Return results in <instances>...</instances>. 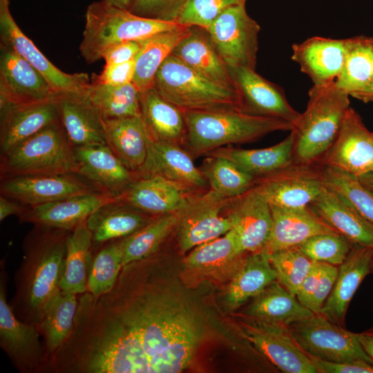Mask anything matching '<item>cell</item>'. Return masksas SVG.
<instances>
[{
    "label": "cell",
    "mask_w": 373,
    "mask_h": 373,
    "mask_svg": "<svg viewBox=\"0 0 373 373\" xmlns=\"http://www.w3.org/2000/svg\"><path fill=\"white\" fill-rule=\"evenodd\" d=\"M240 327L245 338L281 372L318 373L288 325L247 316L240 322Z\"/></svg>",
    "instance_id": "30bf717a"
},
{
    "label": "cell",
    "mask_w": 373,
    "mask_h": 373,
    "mask_svg": "<svg viewBox=\"0 0 373 373\" xmlns=\"http://www.w3.org/2000/svg\"><path fill=\"white\" fill-rule=\"evenodd\" d=\"M135 68V59L121 64L105 65L99 75H93L91 81L111 85L132 82Z\"/></svg>",
    "instance_id": "816d5d0a"
},
{
    "label": "cell",
    "mask_w": 373,
    "mask_h": 373,
    "mask_svg": "<svg viewBox=\"0 0 373 373\" xmlns=\"http://www.w3.org/2000/svg\"><path fill=\"white\" fill-rule=\"evenodd\" d=\"M240 99V110L245 113L278 118L294 125L300 113L289 103L283 89L243 66L228 67Z\"/></svg>",
    "instance_id": "9a60e30c"
},
{
    "label": "cell",
    "mask_w": 373,
    "mask_h": 373,
    "mask_svg": "<svg viewBox=\"0 0 373 373\" xmlns=\"http://www.w3.org/2000/svg\"><path fill=\"white\" fill-rule=\"evenodd\" d=\"M171 55L208 80L235 90L229 68L206 29L190 26Z\"/></svg>",
    "instance_id": "4316f807"
},
{
    "label": "cell",
    "mask_w": 373,
    "mask_h": 373,
    "mask_svg": "<svg viewBox=\"0 0 373 373\" xmlns=\"http://www.w3.org/2000/svg\"><path fill=\"white\" fill-rule=\"evenodd\" d=\"M141 117L150 139L182 146L186 135L183 112L153 88L140 93Z\"/></svg>",
    "instance_id": "e575fe53"
},
{
    "label": "cell",
    "mask_w": 373,
    "mask_h": 373,
    "mask_svg": "<svg viewBox=\"0 0 373 373\" xmlns=\"http://www.w3.org/2000/svg\"><path fill=\"white\" fill-rule=\"evenodd\" d=\"M229 200L209 188L191 198L180 210L175 227L182 252L222 236L232 229L224 214Z\"/></svg>",
    "instance_id": "8fae6325"
},
{
    "label": "cell",
    "mask_w": 373,
    "mask_h": 373,
    "mask_svg": "<svg viewBox=\"0 0 373 373\" xmlns=\"http://www.w3.org/2000/svg\"><path fill=\"white\" fill-rule=\"evenodd\" d=\"M104 122L106 145L128 169L137 173L145 162L150 140L141 116Z\"/></svg>",
    "instance_id": "1f68e13d"
},
{
    "label": "cell",
    "mask_w": 373,
    "mask_h": 373,
    "mask_svg": "<svg viewBox=\"0 0 373 373\" xmlns=\"http://www.w3.org/2000/svg\"><path fill=\"white\" fill-rule=\"evenodd\" d=\"M85 19L79 51L88 64L102 59L105 51L116 44L145 39L182 26L142 17L104 0L91 3Z\"/></svg>",
    "instance_id": "277c9868"
},
{
    "label": "cell",
    "mask_w": 373,
    "mask_h": 373,
    "mask_svg": "<svg viewBox=\"0 0 373 373\" xmlns=\"http://www.w3.org/2000/svg\"><path fill=\"white\" fill-rule=\"evenodd\" d=\"M270 206L272 227L268 240L262 249L268 254L296 247L317 234L337 232L309 207L285 208Z\"/></svg>",
    "instance_id": "83f0119b"
},
{
    "label": "cell",
    "mask_w": 373,
    "mask_h": 373,
    "mask_svg": "<svg viewBox=\"0 0 373 373\" xmlns=\"http://www.w3.org/2000/svg\"><path fill=\"white\" fill-rule=\"evenodd\" d=\"M200 170L209 188L227 198L239 196L254 186V177L222 157L207 156Z\"/></svg>",
    "instance_id": "7bdbcfd3"
},
{
    "label": "cell",
    "mask_w": 373,
    "mask_h": 373,
    "mask_svg": "<svg viewBox=\"0 0 373 373\" xmlns=\"http://www.w3.org/2000/svg\"><path fill=\"white\" fill-rule=\"evenodd\" d=\"M373 82V37L347 38L344 64L335 84L350 95Z\"/></svg>",
    "instance_id": "ab89813d"
},
{
    "label": "cell",
    "mask_w": 373,
    "mask_h": 373,
    "mask_svg": "<svg viewBox=\"0 0 373 373\" xmlns=\"http://www.w3.org/2000/svg\"><path fill=\"white\" fill-rule=\"evenodd\" d=\"M352 246L345 236L334 232L312 236L296 247L314 262L339 266L347 257Z\"/></svg>",
    "instance_id": "c3c4849f"
},
{
    "label": "cell",
    "mask_w": 373,
    "mask_h": 373,
    "mask_svg": "<svg viewBox=\"0 0 373 373\" xmlns=\"http://www.w3.org/2000/svg\"><path fill=\"white\" fill-rule=\"evenodd\" d=\"M115 198L100 191L74 195L26 207L20 217L23 221L34 223L38 227L73 231L95 210Z\"/></svg>",
    "instance_id": "7402d4cb"
},
{
    "label": "cell",
    "mask_w": 373,
    "mask_h": 373,
    "mask_svg": "<svg viewBox=\"0 0 373 373\" xmlns=\"http://www.w3.org/2000/svg\"><path fill=\"white\" fill-rule=\"evenodd\" d=\"M294 140L291 130L283 140L267 148L242 149L227 146L213 150L205 156L215 155L229 160L256 178L291 164L293 162Z\"/></svg>",
    "instance_id": "d6a6232c"
},
{
    "label": "cell",
    "mask_w": 373,
    "mask_h": 373,
    "mask_svg": "<svg viewBox=\"0 0 373 373\" xmlns=\"http://www.w3.org/2000/svg\"><path fill=\"white\" fill-rule=\"evenodd\" d=\"M325 186L347 199L367 220L373 223V192L355 175L329 166H322Z\"/></svg>",
    "instance_id": "bcb514c9"
},
{
    "label": "cell",
    "mask_w": 373,
    "mask_h": 373,
    "mask_svg": "<svg viewBox=\"0 0 373 373\" xmlns=\"http://www.w3.org/2000/svg\"><path fill=\"white\" fill-rule=\"evenodd\" d=\"M338 272V266L325 263L317 288L307 307L314 314H320L322 307L333 289Z\"/></svg>",
    "instance_id": "f5cc1de1"
},
{
    "label": "cell",
    "mask_w": 373,
    "mask_h": 373,
    "mask_svg": "<svg viewBox=\"0 0 373 373\" xmlns=\"http://www.w3.org/2000/svg\"><path fill=\"white\" fill-rule=\"evenodd\" d=\"M249 254L238 260L227 291L226 303L231 309L239 307L251 298H254L276 280L267 251L262 250Z\"/></svg>",
    "instance_id": "836d02e7"
},
{
    "label": "cell",
    "mask_w": 373,
    "mask_h": 373,
    "mask_svg": "<svg viewBox=\"0 0 373 373\" xmlns=\"http://www.w3.org/2000/svg\"><path fill=\"white\" fill-rule=\"evenodd\" d=\"M373 271V262H372V268H371V271Z\"/></svg>",
    "instance_id": "be15d7a7"
},
{
    "label": "cell",
    "mask_w": 373,
    "mask_h": 373,
    "mask_svg": "<svg viewBox=\"0 0 373 373\" xmlns=\"http://www.w3.org/2000/svg\"><path fill=\"white\" fill-rule=\"evenodd\" d=\"M350 96L364 102L373 103V82L361 90L352 93Z\"/></svg>",
    "instance_id": "91938a15"
},
{
    "label": "cell",
    "mask_w": 373,
    "mask_h": 373,
    "mask_svg": "<svg viewBox=\"0 0 373 373\" xmlns=\"http://www.w3.org/2000/svg\"><path fill=\"white\" fill-rule=\"evenodd\" d=\"M153 88L182 111L240 109L236 90L208 80L172 55L158 69Z\"/></svg>",
    "instance_id": "8992f818"
},
{
    "label": "cell",
    "mask_w": 373,
    "mask_h": 373,
    "mask_svg": "<svg viewBox=\"0 0 373 373\" xmlns=\"http://www.w3.org/2000/svg\"><path fill=\"white\" fill-rule=\"evenodd\" d=\"M137 176H157L177 184L192 193L209 189L200 169L193 157L177 143L150 139L146 157Z\"/></svg>",
    "instance_id": "d6986e66"
},
{
    "label": "cell",
    "mask_w": 373,
    "mask_h": 373,
    "mask_svg": "<svg viewBox=\"0 0 373 373\" xmlns=\"http://www.w3.org/2000/svg\"><path fill=\"white\" fill-rule=\"evenodd\" d=\"M144 41V39L126 41L112 46L102 56L105 65L121 64L135 59L143 46Z\"/></svg>",
    "instance_id": "11a10c76"
},
{
    "label": "cell",
    "mask_w": 373,
    "mask_h": 373,
    "mask_svg": "<svg viewBox=\"0 0 373 373\" xmlns=\"http://www.w3.org/2000/svg\"><path fill=\"white\" fill-rule=\"evenodd\" d=\"M201 327L184 303L151 283L126 290L84 293L71 333L60 348L69 372H180L191 364Z\"/></svg>",
    "instance_id": "6da1fadb"
},
{
    "label": "cell",
    "mask_w": 373,
    "mask_h": 373,
    "mask_svg": "<svg viewBox=\"0 0 373 373\" xmlns=\"http://www.w3.org/2000/svg\"><path fill=\"white\" fill-rule=\"evenodd\" d=\"M197 193L160 177L137 176L116 198L147 214L159 216L181 210Z\"/></svg>",
    "instance_id": "cb8c5ba5"
},
{
    "label": "cell",
    "mask_w": 373,
    "mask_h": 373,
    "mask_svg": "<svg viewBox=\"0 0 373 373\" xmlns=\"http://www.w3.org/2000/svg\"><path fill=\"white\" fill-rule=\"evenodd\" d=\"M372 262L373 247L353 244L347 257L339 265L336 282L320 314L341 325L354 293L371 271Z\"/></svg>",
    "instance_id": "f1b7e54d"
},
{
    "label": "cell",
    "mask_w": 373,
    "mask_h": 373,
    "mask_svg": "<svg viewBox=\"0 0 373 373\" xmlns=\"http://www.w3.org/2000/svg\"><path fill=\"white\" fill-rule=\"evenodd\" d=\"M74 146L58 120L1 154V179L16 175L75 173Z\"/></svg>",
    "instance_id": "5b68a950"
},
{
    "label": "cell",
    "mask_w": 373,
    "mask_h": 373,
    "mask_svg": "<svg viewBox=\"0 0 373 373\" xmlns=\"http://www.w3.org/2000/svg\"><path fill=\"white\" fill-rule=\"evenodd\" d=\"M0 191L1 195L32 207L99 191L79 175L68 173L1 178Z\"/></svg>",
    "instance_id": "5bb4252c"
},
{
    "label": "cell",
    "mask_w": 373,
    "mask_h": 373,
    "mask_svg": "<svg viewBox=\"0 0 373 373\" xmlns=\"http://www.w3.org/2000/svg\"><path fill=\"white\" fill-rule=\"evenodd\" d=\"M308 207L352 244L373 247V223L339 193L325 186Z\"/></svg>",
    "instance_id": "484cf974"
},
{
    "label": "cell",
    "mask_w": 373,
    "mask_h": 373,
    "mask_svg": "<svg viewBox=\"0 0 373 373\" xmlns=\"http://www.w3.org/2000/svg\"><path fill=\"white\" fill-rule=\"evenodd\" d=\"M307 356L318 373H373V364L367 362L337 363Z\"/></svg>",
    "instance_id": "db71d44e"
},
{
    "label": "cell",
    "mask_w": 373,
    "mask_h": 373,
    "mask_svg": "<svg viewBox=\"0 0 373 373\" xmlns=\"http://www.w3.org/2000/svg\"><path fill=\"white\" fill-rule=\"evenodd\" d=\"M77 305L75 294L61 291L45 309L38 325L50 352L57 350L70 334Z\"/></svg>",
    "instance_id": "b9f144b4"
},
{
    "label": "cell",
    "mask_w": 373,
    "mask_h": 373,
    "mask_svg": "<svg viewBox=\"0 0 373 373\" xmlns=\"http://www.w3.org/2000/svg\"><path fill=\"white\" fill-rule=\"evenodd\" d=\"M242 254L236 233L231 229L223 236L192 249L184 263L191 270L209 271L237 260Z\"/></svg>",
    "instance_id": "ee69618b"
},
{
    "label": "cell",
    "mask_w": 373,
    "mask_h": 373,
    "mask_svg": "<svg viewBox=\"0 0 373 373\" xmlns=\"http://www.w3.org/2000/svg\"><path fill=\"white\" fill-rule=\"evenodd\" d=\"M44 76L11 48L0 45V108L52 99Z\"/></svg>",
    "instance_id": "2e32d148"
},
{
    "label": "cell",
    "mask_w": 373,
    "mask_h": 373,
    "mask_svg": "<svg viewBox=\"0 0 373 373\" xmlns=\"http://www.w3.org/2000/svg\"><path fill=\"white\" fill-rule=\"evenodd\" d=\"M347 39L313 37L292 46L291 59L315 86L335 82L343 68Z\"/></svg>",
    "instance_id": "603a6c76"
},
{
    "label": "cell",
    "mask_w": 373,
    "mask_h": 373,
    "mask_svg": "<svg viewBox=\"0 0 373 373\" xmlns=\"http://www.w3.org/2000/svg\"><path fill=\"white\" fill-rule=\"evenodd\" d=\"M270 205L285 208L307 207L325 188L322 165L289 166L256 178L254 186Z\"/></svg>",
    "instance_id": "7c38bea8"
},
{
    "label": "cell",
    "mask_w": 373,
    "mask_h": 373,
    "mask_svg": "<svg viewBox=\"0 0 373 373\" xmlns=\"http://www.w3.org/2000/svg\"><path fill=\"white\" fill-rule=\"evenodd\" d=\"M305 111L292 129L293 162L318 164L335 141L350 108V95L335 82L315 86L308 93Z\"/></svg>",
    "instance_id": "3957f363"
},
{
    "label": "cell",
    "mask_w": 373,
    "mask_h": 373,
    "mask_svg": "<svg viewBox=\"0 0 373 373\" xmlns=\"http://www.w3.org/2000/svg\"><path fill=\"white\" fill-rule=\"evenodd\" d=\"M156 216L142 212L116 197L95 210L86 220L93 242L103 243L127 237Z\"/></svg>",
    "instance_id": "4dcf8cb0"
},
{
    "label": "cell",
    "mask_w": 373,
    "mask_h": 373,
    "mask_svg": "<svg viewBox=\"0 0 373 373\" xmlns=\"http://www.w3.org/2000/svg\"><path fill=\"white\" fill-rule=\"evenodd\" d=\"M288 326L295 341L307 355L331 362L373 364L357 333L345 329L321 314H314Z\"/></svg>",
    "instance_id": "ba28073f"
},
{
    "label": "cell",
    "mask_w": 373,
    "mask_h": 373,
    "mask_svg": "<svg viewBox=\"0 0 373 373\" xmlns=\"http://www.w3.org/2000/svg\"><path fill=\"white\" fill-rule=\"evenodd\" d=\"M357 335L364 350L373 360V328L357 333Z\"/></svg>",
    "instance_id": "680465c9"
},
{
    "label": "cell",
    "mask_w": 373,
    "mask_h": 373,
    "mask_svg": "<svg viewBox=\"0 0 373 373\" xmlns=\"http://www.w3.org/2000/svg\"><path fill=\"white\" fill-rule=\"evenodd\" d=\"M87 94L104 120L140 117V93L133 82L111 85L90 80Z\"/></svg>",
    "instance_id": "f35d334b"
},
{
    "label": "cell",
    "mask_w": 373,
    "mask_h": 373,
    "mask_svg": "<svg viewBox=\"0 0 373 373\" xmlns=\"http://www.w3.org/2000/svg\"><path fill=\"white\" fill-rule=\"evenodd\" d=\"M318 164L357 178L373 171V132L352 108L348 109L335 141Z\"/></svg>",
    "instance_id": "e0dca14e"
},
{
    "label": "cell",
    "mask_w": 373,
    "mask_h": 373,
    "mask_svg": "<svg viewBox=\"0 0 373 373\" xmlns=\"http://www.w3.org/2000/svg\"><path fill=\"white\" fill-rule=\"evenodd\" d=\"M30 247L25 299L39 323L50 301L61 291L60 280L68 235L64 230L41 227Z\"/></svg>",
    "instance_id": "52a82bcc"
},
{
    "label": "cell",
    "mask_w": 373,
    "mask_h": 373,
    "mask_svg": "<svg viewBox=\"0 0 373 373\" xmlns=\"http://www.w3.org/2000/svg\"><path fill=\"white\" fill-rule=\"evenodd\" d=\"M9 4V0H0L1 44L29 62L56 93L86 92L90 83L88 74L66 73L51 63L21 30L11 15Z\"/></svg>",
    "instance_id": "4fadbf2b"
},
{
    "label": "cell",
    "mask_w": 373,
    "mask_h": 373,
    "mask_svg": "<svg viewBox=\"0 0 373 373\" xmlns=\"http://www.w3.org/2000/svg\"><path fill=\"white\" fill-rule=\"evenodd\" d=\"M189 28L190 26H182L144 39L135 57V73L132 80L140 93L153 88L155 77L160 66L187 34Z\"/></svg>",
    "instance_id": "8d00e7d4"
},
{
    "label": "cell",
    "mask_w": 373,
    "mask_h": 373,
    "mask_svg": "<svg viewBox=\"0 0 373 373\" xmlns=\"http://www.w3.org/2000/svg\"><path fill=\"white\" fill-rule=\"evenodd\" d=\"M0 341L1 347L19 367L32 370L40 365L42 354L37 327L19 321L0 290Z\"/></svg>",
    "instance_id": "f546056e"
},
{
    "label": "cell",
    "mask_w": 373,
    "mask_h": 373,
    "mask_svg": "<svg viewBox=\"0 0 373 373\" xmlns=\"http://www.w3.org/2000/svg\"><path fill=\"white\" fill-rule=\"evenodd\" d=\"M314 313L303 305L296 296L277 280L272 282L245 310V316L258 319L280 322L287 325L304 320Z\"/></svg>",
    "instance_id": "d590c367"
},
{
    "label": "cell",
    "mask_w": 373,
    "mask_h": 373,
    "mask_svg": "<svg viewBox=\"0 0 373 373\" xmlns=\"http://www.w3.org/2000/svg\"><path fill=\"white\" fill-rule=\"evenodd\" d=\"M325 265V262H313L296 294V298L299 302L307 308L317 288Z\"/></svg>",
    "instance_id": "9f6ffc18"
},
{
    "label": "cell",
    "mask_w": 373,
    "mask_h": 373,
    "mask_svg": "<svg viewBox=\"0 0 373 373\" xmlns=\"http://www.w3.org/2000/svg\"><path fill=\"white\" fill-rule=\"evenodd\" d=\"M123 238L97 253L88 272L87 292L97 296L113 287L122 268Z\"/></svg>",
    "instance_id": "f6af8a7d"
},
{
    "label": "cell",
    "mask_w": 373,
    "mask_h": 373,
    "mask_svg": "<svg viewBox=\"0 0 373 373\" xmlns=\"http://www.w3.org/2000/svg\"><path fill=\"white\" fill-rule=\"evenodd\" d=\"M189 0H133L129 10L145 18L177 23Z\"/></svg>",
    "instance_id": "f907efd6"
},
{
    "label": "cell",
    "mask_w": 373,
    "mask_h": 373,
    "mask_svg": "<svg viewBox=\"0 0 373 373\" xmlns=\"http://www.w3.org/2000/svg\"><path fill=\"white\" fill-rule=\"evenodd\" d=\"M66 238V251L60 280L61 291L74 294L87 291L88 265L93 236L86 220L79 224Z\"/></svg>",
    "instance_id": "74e56055"
},
{
    "label": "cell",
    "mask_w": 373,
    "mask_h": 373,
    "mask_svg": "<svg viewBox=\"0 0 373 373\" xmlns=\"http://www.w3.org/2000/svg\"><path fill=\"white\" fill-rule=\"evenodd\" d=\"M234 229L242 254L262 251L272 227L271 206L254 186L230 198L224 210Z\"/></svg>",
    "instance_id": "ac0fdd59"
},
{
    "label": "cell",
    "mask_w": 373,
    "mask_h": 373,
    "mask_svg": "<svg viewBox=\"0 0 373 373\" xmlns=\"http://www.w3.org/2000/svg\"><path fill=\"white\" fill-rule=\"evenodd\" d=\"M260 27L247 12L245 3L222 12L206 29L228 67L256 68Z\"/></svg>",
    "instance_id": "9c48e42d"
},
{
    "label": "cell",
    "mask_w": 373,
    "mask_h": 373,
    "mask_svg": "<svg viewBox=\"0 0 373 373\" xmlns=\"http://www.w3.org/2000/svg\"><path fill=\"white\" fill-rule=\"evenodd\" d=\"M74 152L76 174L101 192L117 197L137 178L106 144L75 146Z\"/></svg>",
    "instance_id": "ffe728a7"
},
{
    "label": "cell",
    "mask_w": 373,
    "mask_h": 373,
    "mask_svg": "<svg viewBox=\"0 0 373 373\" xmlns=\"http://www.w3.org/2000/svg\"><path fill=\"white\" fill-rule=\"evenodd\" d=\"M247 0H189L177 20L178 24L207 29L224 10Z\"/></svg>",
    "instance_id": "681fc988"
},
{
    "label": "cell",
    "mask_w": 373,
    "mask_h": 373,
    "mask_svg": "<svg viewBox=\"0 0 373 373\" xmlns=\"http://www.w3.org/2000/svg\"><path fill=\"white\" fill-rule=\"evenodd\" d=\"M358 179L364 186L373 192V171L360 175Z\"/></svg>",
    "instance_id": "94428289"
},
{
    "label": "cell",
    "mask_w": 373,
    "mask_h": 373,
    "mask_svg": "<svg viewBox=\"0 0 373 373\" xmlns=\"http://www.w3.org/2000/svg\"><path fill=\"white\" fill-rule=\"evenodd\" d=\"M26 206L17 201L6 196H0V220L12 215L21 216L26 209Z\"/></svg>",
    "instance_id": "6f0895ef"
},
{
    "label": "cell",
    "mask_w": 373,
    "mask_h": 373,
    "mask_svg": "<svg viewBox=\"0 0 373 373\" xmlns=\"http://www.w3.org/2000/svg\"><path fill=\"white\" fill-rule=\"evenodd\" d=\"M180 211L156 216L142 229L124 238L122 267L154 254L175 229Z\"/></svg>",
    "instance_id": "60d3db41"
},
{
    "label": "cell",
    "mask_w": 373,
    "mask_h": 373,
    "mask_svg": "<svg viewBox=\"0 0 373 373\" xmlns=\"http://www.w3.org/2000/svg\"><path fill=\"white\" fill-rule=\"evenodd\" d=\"M182 112L186 124L182 146L194 157L220 147L253 142L269 133L294 128L285 120L253 115L236 108Z\"/></svg>",
    "instance_id": "7a4b0ae2"
},
{
    "label": "cell",
    "mask_w": 373,
    "mask_h": 373,
    "mask_svg": "<svg viewBox=\"0 0 373 373\" xmlns=\"http://www.w3.org/2000/svg\"><path fill=\"white\" fill-rule=\"evenodd\" d=\"M115 6L126 9L130 10L133 0H104Z\"/></svg>",
    "instance_id": "6125c7cd"
},
{
    "label": "cell",
    "mask_w": 373,
    "mask_h": 373,
    "mask_svg": "<svg viewBox=\"0 0 373 373\" xmlns=\"http://www.w3.org/2000/svg\"><path fill=\"white\" fill-rule=\"evenodd\" d=\"M269 256L276 273V280L296 296L314 261L296 247L277 250L269 253Z\"/></svg>",
    "instance_id": "7dc6e473"
},
{
    "label": "cell",
    "mask_w": 373,
    "mask_h": 373,
    "mask_svg": "<svg viewBox=\"0 0 373 373\" xmlns=\"http://www.w3.org/2000/svg\"><path fill=\"white\" fill-rule=\"evenodd\" d=\"M58 120L54 98L37 103L0 108L1 154L9 151Z\"/></svg>",
    "instance_id": "d4e9b609"
},
{
    "label": "cell",
    "mask_w": 373,
    "mask_h": 373,
    "mask_svg": "<svg viewBox=\"0 0 373 373\" xmlns=\"http://www.w3.org/2000/svg\"><path fill=\"white\" fill-rule=\"evenodd\" d=\"M60 122L74 147L106 144L104 122L86 92L55 95Z\"/></svg>",
    "instance_id": "44dd1931"
}]
</instances>
